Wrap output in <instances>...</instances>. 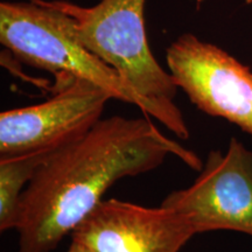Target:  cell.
<instances>
[{"instance_id":"1","label":"cell","mask_w":252,"mask_h":252,"mask_svg":"<svg viewBox=\"0 0 252 252\" xmlns=\"http://www.w3.org/2000/svg\"><path fill=\"white\" fill-rule=\"evenodd\" d=\"M169 154L200 172L196 154L147 118L99 119L59 146L21 195L19 252H53L102 201L113 184L156 169Z\"/></svg>"},{"instance_id":"2","label":"cell","mask_w":252,"mask_h":252,"mask_svg":"<svg viewBox=\"0 0 252 252\" xmlns=\"http://www.w3.org/2000/svg\"><path fill=\"white\" fill-rule=\"evenodd\" d=\"M70 15L78 36L93 54L115 69L137 98L139 108L182 140L189 128L174 98L178 86L158 63L145 30V0H100L93 7L55 0Z\"/></svg>"},{"instance_id":"3","label":"cell","mask_w":252,"mask_h":252,"mask_svg":"<svg viewBox=\"0 0 252 252\" xmlns=\"http://www.w3.org/2000/svg\"><path fill=\"white\" fill-rule=\"evenodd\" d=\"M0 42L31 67L86 78L106 89L113 99H139L115 69L82 43L70 15L46 0L0 4Z\"/></svg>"},{"instance_id":"4","label":"cell","mask_w":252,"mask_h":252,"mask_svg":"<svg viewBox=\"0 0 252 252\" xmlns=\"http://www.w3.org/2000/svg\"><path fill=\"white\" fill-rule=\"evenodd\" d=\"M171 208L195 235L229 230L252 237V151L231 138L225 152L213 150L194 184L167 195Z\"/></svg>"},{"instance_id":"5","label":"cell","mask_w":252,"mask_h":252,"mask_svg":"<svg viewBox=\"0 0 252 252\" xmlns=\"http://www.w3.org/2000/svg\"><path fill=\"white\" fill-rule=\"evenodd\" d=\"M173 80L207 115L224 118L252 138V71L212 43L185 34L167 48Z\"/></svg>"},{"instance_id":"6","label":"cell","mask_w":252,"mask_h":252,"mask_svg":"<svg viewBox=\"0 0 252 252\" xmlns=\"http://www.w3.org/2000/svg\"><path fill=\"white\" fill-rule=\"evenodd\" d=\"M111 98L94 82L60 75L46 102L0 113V158L61 146L96 124Z\"/></svg>"},{"instance_id":"7","label":"cell","mask_w":252,"mask_h":252,"mask_svg":"<svg viewBox=\"0 0 252 252\" xmlns=\"http://www.w3.org/2000/svg\"><path fill=\"white\" fill-rule=\"evenodd\" d=\"M70 236L94 252H179L195 232L171 208L110 198L100 201Z\"/></svg>"},{"instance_id":"8","label":"cell","mask_w":252,"mask_h":252,"mask_svg":"<svg viewBox=\"0 0 252 252\" xmlns=\"http://www.w3.org/2000/svg\"><path fill=\"white\" fill-rule=\"evenodd\" d=\"M54 149L0 158V230L15 229L21 195Z\"/></svg>"},{"instance_id":"9","label":"cell","mask_w":252,"mask_h":252,"mask_svg":"<svg viewBox=\"0 0 252 252\" xmlns=\"http://www.w3.org/2000/svg\"><path fill=\"white\" fill-rule=\"evenodd\" d=\"M67 252H80V249H78L77 243H75V242L71 241V244H70V247H69Z\"/></svg>"},{"instance_id":"10","label":"cell","mask_w":252,"mask_h":252,"mask_svg":"<svg viewBox=\"0 0 252 252\" xmlns=\"http://www.w3.org/2000/svg\"><path fill=\"white\" fill-rule=\"evenodd\" d=\"M75 243H76V242H75ZM77 245H78V249H80V252H94V251L91 250V249L84 247V245H82V244L77 243Z\"/></svg>"}]
</instances>
